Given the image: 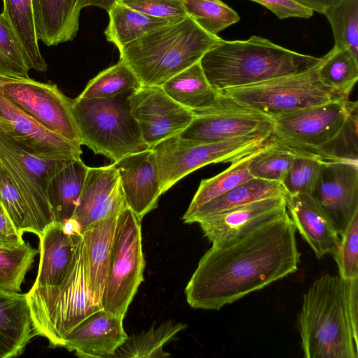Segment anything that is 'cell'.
Here are the masks:
<instances>
[{"mask_svg": "<svg viewBox=\"0 0 358 358\" xmlns=\"http://www.w3.org/2000/svg\"><path fill=\"white\" fill-rule=\"evenodd\" d=\"M289 215L262 225L200 259L185 294L194 308L220 310L297 271L301 253Z\"/></svg>", "mask_w": 358, "mask_h": 358, "instance_id": "1", "label": "cell"}, {"mask_svg": "<svg viewBox=\"0 0 358 358\" xmlns=\"http://www.w3.org/2000/svg\"><path fill=\"white\" fill-rule=\"evenodd\" d=\"M271 137L324 162H358L357 102L338 98L271 118Z\"/></svg>", "mask_w": 358, "mask_h": 358, "instance_id": "2", "label": "cell"}, {"mask_svg": "<svg viewBox=\"0 0 358 358\" xmlns=\"http://www.w3.org/2000/svg\"><path fill=\"white\" fill-rule=\"evenodd\" d=\"M321 61L252 36L244 41L222 40L199 63L209 84L220 92L301 73L317 66Z\"/></svg>", "mask_w": 358, "mask_h": 358, "instance_id": "3", "label": "cell"}, {"mask_svg": "<svg viewBox=\"0 0 358 358\" xmlns=\"http://www.w3.org/2000/svg\"><path fill=\"white\" fill-rule=\"evenodd\" d=\"M305 358H357V324L352 317L347 280L325 274L303 296L298 315Z\"/></svg>", "mask_w": 358, "mask_h": 358, "instance_id": "4", "label": "cell"}, {"mask_svg": "<svg viewBox=\"0 0 358 358\" xmlns=\"http://www.w3.org/2000/svg\"><path fill=\"white\" fill-rule=\"evenodd\" d=\"M223 39L203 30L189 15L155 29L119 50L122 60L143 86L162 87L199 62Z\"/></svg>", "mask_w": 358, "mask_h": 358, "instance_id": "5", "label": "cell"}, {"mask_svg": "<svg viewBox=\"0 0 358 358\" xmlns=\"http://www.w3.org/2000/svg\"><path fill=\"white\" fill-rule=\"evenodd\" d=\"M27 295L36 334L52 347H63L66 334L101 308L92 294L83 235L62 282L50 288H31Z\"/></svg>", "mask_w": 358, "mask_h": 358, "instance_id": "6", "label": "cell"}, {"mask_svg": "<svg viewBox=\"0 0 358 358\" xmlns=\"http://www.w3.org/2000/svg\"><path fill=\"white\" fill-rule=\"evenodd\" d=\"M133 91L110 98L72 99L81 145L113 162L150 148L131 113L129 96Z\"/></svg>", "mask_w": 358, "mask_h": 358, "instance_id": "7", "label": "cell"}, {"mask_svg": "<svg viewBox=\"0 0 358 358\" xmlns=\"http://www.w3.org/2000/svg\"><path fill=\"white\" fill-rule=\"evenodd\" d=\"M271 132L229 138L217 142L197 143L178 135L165 139L155 151L162 194L190 173L210 164L232 163L261 148Z\"/></svg>", "mask_w": 358, "mask_h": 358, "instance_id": "8", "label": "cell"}, {"mask_svg": "<svg viewBox=\"0 0 358 358\" xmlns=\"http://www.w3.org/2000/svg\"><path fill=\"white\" fill-rule=\"evenodd\" d=\"M317 67L218 92L271 118L341 98L322 83Z\"/></svg>", "mask_w": 358, "mask_h": 358, "instance_id": "9", "label": "cell"}, {"mask_svg": "<svg viewBox=\"0 0 358 358\" xmlns=\"http://www.w3.org/2000/svg\"><path fill=\"white\" fill-rule=\"evenodd\" d=\"M141 220L127 206L119 213L101 308L124 318L143 280Z\"/></svg>", "mask_w": 358, "mask_h": 358, "instance_id": "10", "label": "cell"}, {"mask_svg": "<svg viewBox=\"0 0 358 358\" xmlns=\"http://www.w3.org/2000/svg\"><path fill=\"white\" fill-rule=\"evenodd\" d=\"M70 161L34 155L0 130V165L20 191L38 238L54 222L48 195L49 182Z\"/></svg>", "mask_w": 358, "mask_h": 358, "instance_id": "11", "label": "cell"}, {"mask_svg": "<svg viewBox=\"0 0 358 358\" xmlns=\"http://www.w3.org/2000/svg\"><path fill=\"white\" fill-rule=\"evenodd\" d=\"M0 91L48 130L80 144L71 111L72 99L56 85L40 83L29 77L0 75Z\"/></svg>", "mask_w": 358, "mask_h": 358, "instance_id": "12", "label": "cell"}, {"mask_svg": "<svg viewBox=\"0 0 358 358\" xmlns=\"http://www.w3.org/2000/svg\"><path fill=\"white\" fill-rule=\"evenodd\" d=\"M194 115L191 123L178 135L197 143L273 131V122L270 117L220 93L213 106L194 113Z\"/></svg>", "mask_w": 358, "mask_h": 358, "instance_id": "13", "label": "cell"}, {"mask_svg": "<svg viewBox=\"0 0 358 358\" xmlns=\"http://www.w3.org/2000/svg\"><path fill=\"white\" fill-rule=\"evenodd\" d=\"M129 102L131 113L150 148L182 131L194 116L160 86H140L130 94Z\"/></svg>", "mask_w": 358, "mask_h": 358, "instance_id": "14", "label": "cell"}, {"mask_svg": "<svg viewBox=\"0 0 358 358\" xmlns=\"http://www.w3.org/2000/svg\"><path fill=\"white\" fill-rule=\"evenodd\" d=\"M0 130L24 149L50 160L81 159V145L48 130L0 91Z\"/></svg>", "mask_w": 358, "mask_h": 358, "instance_id": "15", "label": "cell"}, {"mask_svg": "<svg viewBox=\"0 0 358 358\" xmlns=\"http://www.w3.org/2000/svg\"><path fill=\"white\" fill-rule=\"evenodd\" d=\"M310 194L341 236L358 213V162H324Z\"/></svg>", "mask_w": 358, "mask_h": 358, "instance_id": "16", "label": "cell"}, {"mask_svg": "<svg viewBox=\"0 0 358 358\" xmlns=\"http://www.w3.org/2000/svg\"><path fill=\"white\" fill-rule=\"evenodd\" d=\"M287 196H275L234 207L200 220L205 237L214 246L222 245L286 213Z\"/></svg>", "mask_w": 358, "mask_h": 358, "instance_id": "17", "label": "cell"}, {"mask_svg": "<svg viewBox=\"0 0 358 358\" xmlns=\"http://www.w3.org/2000/svg\"><path fill=\"white\" fill-rule=\"evenodd\" d=\"M117 169L127 206L142 221L157 206L162 194L155 151L149 148L113 163Z\"/></svg>", "mask_w": 358, "mask_h": 358, "instance_id": "18", "label": "cell"}, {"mask_svg": "<svg viewBox=\"0 0 358 358\" xmlns=\"http://www.w3.org/2000/svg\"><path fill=\"white\" fill-rule=\"evenodd\" d=\"M118 171L113 164L88 167L73 220L82 233L92 223L127 206Z\"/></svg>", "mask_w": 358, "mask_h": 358, "instance_id": "19", "label": "cell"}, {"mask_svg": "<svg viewBox=\"0 0 358 358\" xmlns=\"http://www.w3.org/2000/svg\"><path fill=\"white\" fill-rule=\"evenodd\" d=\"M123 319L101 308L66 334L63 347L79 357H112L128 337Z\"/></svg>", "mask_w": 358, "mask_h": 358, "instance_id": "20", "label": "cell"}, {"mask_svg": "<svg viewBox=\"0 0 358 358\" xmlns=\"http://www.w3.org/2000/svg\"><path fill=\"white\" fill-rule=\"evenodd\" d=\"M81 238L82 234L73 220L54 222L45 229L39 237L40 262L31 289L50 288L62 282Z\"/></svg>", "mask_w": 358, "mask_h": 358, "instance_id": "21", "label": "cell"}, {"mask_svg": "<svg viewBox=\"0 0 358 358\" xmlns=\"http://www.w3.org/2000/svg\"><path fill=\"white\" fill-rule=\"evenodd\" d=\"M287 208L295 229L318 259L336 251L340 236L329 215L310 194L287 196Z\"/></svg>", "mask_w": 358, "mask_h": 358, "instance_id": "22", "label": "cell"}, {"mask_svg": "<svg viewBox=\"0 0 358 358\" xmlns=\"http://www.w3.org/2000/svg\"><path fill=\"white\" fill-rule=\"evenodd\" d=\"M35 336L27 293L0 291V358L19 356Z\"/></svg>", "mask_w": 358, "mask_h": 358, "instance_id": "23", "label": "cell"}, {"mask_svg": "<svg viewBox=\"0 0 358 358\" xmlns=\"http://www.w3.org/2000/svg\"><path fill=\"white\" fill-rule=\"evenodd\" d=\"M38 40L47 46L72 41L85 0H32Z\"/></svg>", "mask_w": 358, "mask_h": 358, "instance_id": "24", "label": "cell"}, {"mask_svg": "<svg viewBox=\"0 0 358 358\" xmlns=\"http://www.w3.org/2000/svg\"><path fill=\"white\" fill-rule=\"evenodd\" d=\"M120 212H115L92 223L81 233L85 246L92 294L94 302L101 308L117 219Z\"/></svg>", "mask_w": 358, "mask_h": 358, "instance_id": "25", "label": "cell"}, {"mask_svg": "<svg viewBox=\"0 0 358 358\" xmlns=\"http://www.w3.org/2000/svg\"><path fill=\"white\" fill-rule=\"evenodd\" d=\"M275 196H287L280 182L252 178L199 206L192 212L185 213L182 220L185 223L188 224L198 222L200 220L213 214L257 200Z\"/></svg>", "mask_w": 358, "mask_h": 358, "instance_id": "26", "label": "cell"}, {"mask_svg": "<svg viewBox=\"0 0 358 358\" xmlns=\"http://www.w3.org/2000/svg\"><path fill=\"white\" fill-rule=\"evenodd\" d=\"M1 14L15 34L29 69H48L38 45L32 0H2Z\"/></svg>", "mask_w": 358, "mask_h": 358, "instance_id": "27", "label": "cell"}, {"mask_svg": "<svg viewBox=\"0 0 358 358\" xmlns=\"http://www.w3.org/2000/svg\"><path fill=\"white\" fill-rule=\"evenodd\" d=\"M87 169L81 159H73L50 179L48 195L54 222H66L72 219Z\"/></svg>", "mask_w": 358, "mask_h": 358, "instance_id": "28", "label": "cell"}, {"mask_svg": "<svg viewBox=\"0 0 358 358\" xmlns=\"http://www.w3.org/2000/svg\"><path fill=\"white\" fill-rule=\"evenodd\" d=\"M176 102L193 113L213 106L220 97L207 80L199 62L178 73L162 86Z\"/></svg>", "mask_w": 358, "mask_h": 358, "instance_id": "29", "label": "cell"}, {"mask_svg": "<svg viewBox=\"0 0 358 358\" xmlns=\"http://www.w3.org/2000/svg\"><path fill=\"white\" fill-rule=\"evenodd\" d=\"M107 12L109 22L104 34L107 41L118 50L155 29L180 20L152 17L119 1L115 2Z\"/></svg>", "mask_w": 358, "mask_h": 358, "instance_id": "30", "label": "cell"}, {"mask_svg": "<svg viewBox=\"0 0 358 358\" xmlns=\"http://www.w3.org/2000/svg\"><path fill=\"white\" fill-rule=\"evenodd\" d=\"M186 324L171 320L152 326L148 330L128 336L112 357L155 358L168 357L171 355L163 350Z\"/></svg>", "mask_w": 358, "mask_h": 358, "instance_id": "31", "label": "cell"}, {"mask_svg": "<svg viewBox=\"0 0 358 358\" xmlns=\"http://www.w3.org/2000/svg\"><path fill=\"white\" fill-rule=\"evenodd\" d=\"M318 65L322 83L337 96L349 99L358 80V57L350 48L334 47Z\"/></svg>", "mask_w": 358, "mask_h": 358, "instance_id": "32", "label": "cell"}, {"mask_svg": "<svg viewBox=\"0 0 358 358\" xmlns=\"http://www.w3.org/2000/svg\"><path fill=\"white\" fill-rule=\"evenodd\" d=\"M294 155V151L270 137L252 153L248 169L252 178L281 183Z\"/></svg>", "mask_w": 358, "mask_h": 358, "instance_id": "33", "label": "cell"}, {"mask_svg": "<svg viewBox=\"0 0 358 358\" xmlns=\"http://www.w3.org/2000/svg\"><path fill=\"white\" fill-rule=\"evenodd\" d=\"M140 86L141 83L135 73L120 59L117 64L103 70L91 79L77 97L110 98L127 91L135 90Z\"/></svg>", "mask_w": 358, "mask_h": 358, "instance_id": "34", "label": "cell"}, {"mask_svg": "<svg viewBox=\"0 0 358 358\" xmlns=\"http://www.w3.org/2000/svg\"><path fill=\"white\" fill-rule=\"evenodd\" d=\"M253 152L232 162L222 173L202 180L185 213L192 212L199 206L252 178L248 165Z\"/></svg>", "mask_w": 358, "mask_h": 358, "instance_id": "35", "label": "cell"}, {"mask_svg": "<svg viewBox=\"0 0 358 358\" xmlns=\"http://www.w3.org/2000/svg\"><path fill=\"white\" fill-rule=\"evenodd\" d=\"M323 14L331 26L334 47L350 48L358 57V0H339Z\"/></svg>", "mask_w": 358, "mask_h": 358, "instance_id": "36", "label": "cell"}, {"mask_svg": "<svg viewBox=\"0 0 358 358\" xmlns=\"http://www.w3.org/2000/svg\"><path fill=\"white\" fill-rule=\"evenodd\" d=\"M38 252L26 242L14 248H0V291L20 292L25 275Z\"/></svg>", "mask_w": 358, "mask_h": 358, "instance_id": "37", "label": "cell"}, {"mask_svg": "<svg viewBox=\"0 0 358 358\" xmlns=\"http://www.w3.org/2000/svg\"><path fill=\"white\" fill-rule=\"evenodd\" d=\"M187 14L203 30L217 35L240 20L238 14L221 0H181Z\"/></svg>", "mask_w": 358, "mask_h": 358, "instance_id": "38", "label": "cell"}, {"mask_svg": "<svg viewBox=\"0 0 358 358\" xmlns=\"http://www.w3.org/2000/svg\"><path fill=\"white\" fill-rule=\"evenodd\" d=\"M323 163L316 157L295 152L292 162L281 182L287 196L310 194Z\"/></svg>", "mask_w": 358, "mask_h": 358, "instance_id": "39", "label": "cell"}, {"mask_svg": "<svg viewBox=\"0 0 358 358\" xmlns=\"http://www.w3.org/2000/svg\"><path fill=\"white\" fill-rule=\"evenodd\" d=\"M21 47L3 15L0 14V75L29 78Z\"/></svg>", "mask_w": 358, "mask_h": 358, "instance_id": "40", "label": "cell"}, {"mask_svg": "<svg viewBox=\"0 0 358 358\" xmlns=\"http://www.w3.org/2000/svg\"><path fill=\"white\" fill-rule=\"evenodd\" d=\"M0 200L20 234H34V227L24 201L7 172L0 165Z\"/></svg>", "mask_w": 358, "mask_h": 358, "instance_id": "41", "label": "cell"}, {"mask_svg": "<svg viewBox=\"0 0 358 358\" xmlns=\"http://www.w3.org/2000/svg\"><path fill=\"white\" fill-rule=\"evenodd\" d=\"M333 255L341 278H358V213L341 236L338 248Z\"/></svg>", "mask_w": 358, "mask_h": 358, "instance_id": "42", "label": "cell"}, {"mask_svg": "<svg viewBox=\"0 0 358 358\" xmlns=\"http://www.w3.org/2000/svg\"><path fill=\"white\" fill-rule=\"evenodd\" d=\"M121 3L152 17L178 20L188 16L181 0H119Z\"/></svg>", "mask_w": 358, "mask_h": 358, "instance_id": "43", "label": "cell"}, {"mask_svg": "<svg viewBox=\"0 0 358 358\" xmlns=\"http://www.w3.org/2000/svg\"><path fill=\"white\" fill-rule=\"evenodd\" d=\"M268 8L278 18L288 17L309 18L313 15L310 9L296 3L294 0H250Z\"/></svg>", "mask_w": 358, "mask_h": 358, "instance_id": "44", "label": "cell"}, {"mask_svg": "<svg viewBox=\"0 0 358 358\" xmlns=\"http://www.w3.org/2000/svg\"><path fill=\"white\" fill-rule=\"evenodd\" d=\"M24 243L0 200V248H14Z\"/></svg>", "mask_w": 358, "mask_h": 358, "instance_id": "45", "label": "cell"}, {"mask_svg": "<svg viewBox=\"0 0 358 358\" xmlns=\"http://www.w3.org/2000/svg\"><path fill=\"white\" fill-rule=\"evenodd\" d=\"M296 3L310 9L313 12L323 14L329 7L339 0H294Z\"/></svg>", "mask_w": 358, "mask_h": 358, "instance_id": "46", "label": "cell"}, {"mask_svg": "<svg viewBox=\"0 0 358 358\" xmlns=\"http://www.w3.org/2000/svg\"><path fill=\"white\" fill-rule=\"evenodd\" d=\"M119 0H85V7L92 6L101 8L108 11Z\"/></svg>", "mask_w": 358, "mask_h": 358, "instance_id": "47", "label": "cell"}]
</instances>
